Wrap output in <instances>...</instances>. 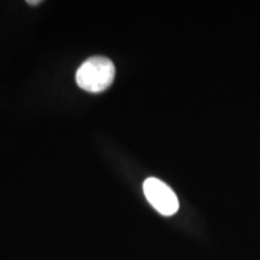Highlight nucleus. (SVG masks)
<instances>
[{
    "label": "nucleus",
    "mask_w": 260,
    "mask_h": 260,
    "mask_svg": "<svg viewBox=\"0 0 260 260\" xmlns=\"http://www.w3.org/2000/svg\"><path fill=\"white\" fill-rule=\"evenodd\" d=\"M115 65L106 57H92L81 64L76 73V83L89 93H102L115 80Z\"/></svg>",
    "instance_id": "obj_1"
},
{
    "label": "nucleus",
    "mask_w": 260,
    "mask_h": 260,
    "mask_svg": "<svg viewBox=\"0 0 260 260\" xmlns=\"http://www.w3.org/2000/svg\"><path fill=\"white\" fill-rule=\"evenodd\" d=\"M144 193L148 203L162 216H172L178 211L180 204L176 194L158 178L149 177L144 182Z\"/></svg>",
    "instance_id": "obj_2"
},
{
    "label": "nucleus",
    "mask_w": 260,
    "mask_h": 260,
    "mask_svg": "<svg viewBox=\"0 0 260 260\" xmlns=\"http://www.w3.org/2000/svg\"><path fill=\"white\" fill-rule=\"evenodd\" d=\"M41 2H39V0H35V2H30V0H28L27 2V4H29V5H38V4H40Z\"/></svg>",
    "instance_id": "obj_3"
}]
</instances>
